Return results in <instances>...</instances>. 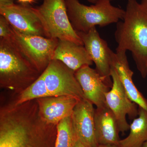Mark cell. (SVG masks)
<instances>
[{"mask_svg": "<svg viewBox=\"0 0 147 147\" xmlns=\"http://www.w3.org/2000/svg\"><path fill=\"white\" fill-rule=\"evenodd\" d=\"M57 127L55 147H73L78 138L74 128L71 116L61 121Z\"/></svg>", "mask_w": 147, "mask_h": 147, "instance_id": "obj_18", "label": "cell"}, {"mask_svg": "<svg viewBox=\"0 0 147 147\" xmlns=\"http://www.w3.org/2000/svg\"><path fill=\"white\" fill-rule=\"evenodd\" d=\"M74 74L87 99L96 108L107 105L105 94L111 88L95 69L91 68L90 66L85 65Z\"/></svg>", "mask_w": 147, "mask_h": 147, "instance_id": "obj_11", "label": "cell"}, {"mask_svg": "<svg viewBox=\"0 0 147 147\" xmlns=\"http://www.w3.org/2000/svg\"><path fill=\"white\" fill-rule=\"evenodd\" d=\"M110 75L113 86L105 94L106 105L115 117L119 132L124 133L129 129L126 116L133 120L138 116V105L128 97L117 71L111 65Z\"/></svg>", "mask_w": 147, "mask_h": 147, "instance_id": "obj_7", "label": "cell"}, {"mask_svg": "<svg viewBox=\"0 0 147 147\" xmlns=\"http://www.w3.org/2000/svg\"><path fill=\"white\" fill-rule=\"evenodd\" d=\"M142 147H147V142L145 143Z\"/></svg>", "mask_w": 147, "mask_h": 147, "instance_id": "obj_25", "label": "cell"}, {"mask_svg": "<svg viewBox=\"0 0 147 147\" xmlns=\"http://www.w3.org/2000/svg\"><path fill=\"white\" fill-rule=\"evenodd\" d=\"M41 74L10 39H0V86L21 93Z\"/></svg>", "mask_w": 147, "mask_h": 147, "instance_id": "obj_2", "label": "cell"}, {"mask_svg": "<svg viewBox=\"0 0 147 147\" xmlns=\"http://www.w3.org/2000/svg\"><path fill=\"white\" fill-rule=\"evenodd\" d=\"M48 38L65 40L84 45L81 38L71 26L64 0H43L33 7Z\"/></svg>", "mask_w": 147, "mask_h": 147, "instance_id": "obj_4", "label": "cell"}, {"mask_svg": "<svg viewBox=\"0 0 147 147\" xmlns=\"http://www.w3.org/2000/svg\"><path fill=\"white\" fill-rule=\"evenodd\" d=\"M96 137L98 145L119 146L118 125L114 113L107 105L96 108L94 113Z\"/></svg>", "mask_w": 147, "mask_h": 147, "instance_id": "obj_15", "label": "cell"}, {"mask_svg": "<svg viewBox=\"0 0 147 147\" xmlns=\"http://www.w3.org/2000/svg\"><path fill=\"white\" fill-rule=\"evenodd\" d=\"M36 100L42 120L57 125L61 121L71 116L79 100L72 96H61L41 98Z\"/></svg>", "mask_w": 147, "mask_h": 147, "instance_id": "obj_12", "label": "cell"}, {"mask_svg": "<svg viewBox=\"0 0 147 147\" xmlns=\"http://www.w3.org/2000/svg\"><path fill=\"white\" fill-rule=\"evenodd\" d=\"M110 64L117 71L128 97L131 101L147 111V99L133 82L134 72L129 67L126 53H114L110 49Z\"/></svg>", "mask_w": 147, "mask_h": 147, "instance_id": "obj_13", "label": "cell"}, {"mask_svg": "<svg viewBox=\"0 0 147 147\" xmlns=\"http://www.w3.org/2000/svg\"><path fill=\"white\" fill-rule=\"evenodd\" d=\"M0 15L8 21L15 30L22 34L45 37L39 17L28 5L14 4L0 7Z\"/></svg>", "mask_w": 147, "mask_h": 147, "instance_id": "obj_9", "label": "cell"}, {"mask_svg": "<svg viewBox=\"0 0 147 147\" xmlns=\"http://www.w3.org/2000/svg\"><path fill=\"white\" fill-rule=\"evenodd\" d=\"M73 147H87L85 146L79 139H77L76 140Z\"/></svg>", "mask_w": 147, "mask_h": 147, "instance_id": "obj_22", "label": "cell"}, {"mask_svg": "<svg viewBox=\"0 0 147 147\" xmlns=\"http://www.w3.org/2000/svg\"><path fill=\"white\" fill-rule=\"evenodd\" d=\"M71 26L76 32H87L96 26L104 27L123 19L125 10L113 5L108 0H99L92 5L79 0H64Z\"/></svg>", "mask_w": 147, "mask_h": 147, "instance_id": "obj_3", "label": "cell"}, {"mask_svg": "<svg viewBox=\"0 0 147 147\" xmlns=\"http://www.w3.org/2000/svg\"><path fill=\"white\" fill-rule=\"evenodd\" d=\"M14 4V0H0V7L9 6Z\"/></svg>", "mask_w": 147, "mask_h": 147, "instance_id": "obj_20", "label": "cell"}, {"mask_svg": "<svg viewBox=\"0 0 147 147\" xmlns=\"http://www.w3.org/2000/svg\"><path fill=\"white\" fill-rule=\"evenodd\" d=\"M13 103L21 104L29 100L51 96L47 90L42 73L35 82L18 94Z\"/></svg>", "mask_w": 147, "mask_h": 147, "instance_id": "obj_17", "label": "cell"}, {"mask_svg": "<svg viewBox=\"0 0 147 147\" xmlns=\"http://www.w3.org/2000/svg\"><path fill=\"white\" fill-rule=\"evenodd\" d=\"M97 147H119L115 145H98Z\"/></svg>", "mask_w": 147, "mask_h": 147, "instance_id": "obj_23", "label": "cell"}, {"mask_svg": "<svg viewBox=\"0 0 147 147\" xmlns=\"http://www.w3.org/2000/svg\"><path fill=\"white\" fill-rule=\"evenodd\" d=\"M93 104L87 99L79 100L71 115L77 138L87 147L98 146L95 134Z\"/></svg>", "mask_w": 147, "mask_h": 147, "instance_id": "obj_10", "label": "cell"}, {"mask_svg": "<svg viewBox=\"0 0 147 147\" xmlns=\"http://www.w3.org/2000/svg\"><path fill=\"white\" fill-rule=\"evenodd\" d=\"M51 96H67L86 99L74 72L60 61L53 60L42 73Z\"/></svg>", "mask_w": 147, "mask_h": 147, "instance_id": "obj_6", "label": "cell"}, {"mask_svg": "<svg viewBox=\"0 0 147 147\" xmlns=\"http://www.w3.org/2000/svg\"><path fill=\"white\" fill-rule=\"evenodd\" d=\"M53 60L60 61L74 72L93 63L84 45L65 40H59Z\"/></svg>", "mask_w": 147, "mask_h": 147, "instance_id": "obj_14", "label": "cell"}, {"mask_svg": "<svg viewBox=\"0 0 147 147\" xmlns=\"http://www.w3.org/2000/svg\"><path fill=\"white\" fill-rule=\"evenodd\" d=\"M86 1H88V2L94 4H95L97 2V1H98L99 0H86ZM108 1H110L111 2L112 1H115V0H108Z\"/></svg>", "mask_w": 147, "mask_h": 147, "instance_id": "obj_24", "label": "cell"}, {"mask_svg": "<svg viewBox=\"0 0 147 147\" xmlns=\"http://www.w3.org/2000/svg\"><path fill=\"white\" fill-rule=\"evenodd\" d=\"M10 39L29 61L42 74L53 60L59 39L22 34L11 27Z\"/></svg>", "mask_w": 147, "mask_h": 147, "instance_id": "obj_5", "label": "cell"}, {"mask_svg": "<svg viewBox=\"0 0 147 147\" xmlns=\"http://www.w3.org/2000/svg\"><path fill=\"white\" fill-rule=\"evenodd\" d=\"M116 53H131L142 78L147 77V0H127L124 16L117 23Z\"/></svg>", "mask_w": 147, "mask_h": 147, "instance_id": "obj_1", "label": "cell"}, {"mask_svg": "<svg viewBox=\"0 0 147 147\" xmlns=\"http://www.w3.org/2000/svg\"><path fill=\"white\" fill-rule=\"evenodd\" d=\"M11 34V26L6 18L0 15V39H10Z\"/></svg>", "mask_w": 147, "mask_h": 147, "instance_id": "obj_19", "label": "cell"}, {"mask_svg": "<svg viewBox=\"0 0 147 147\" xmlns=\"http://www.w3.org/2000/svg\"><path fill=\"white\" fill-rule=\"evenodd\" d=\"M17 1L20 4L30 6L35 3L36 0H17Z\"/></svg>", "mask_w": 147, "mask_h": 147, "instance_id": "obj_21", "label": "cell"}, {"mask_svg": "<svg viewBox=\"0 0 147 147\" xmlns=\"http://www.w3.org/2000/svg\"><path fill=\"white\" fill-rule=\"evenodd\" d=\"M138 117L130 124L129 134L119 142V147H142L147 142V111L139 106Z\"/></svg>", "mask_w": 147, "mask_h": 147, "instance_id": "obj_16", "label": "cell"}, {"mask_svg": "<svg viewBox=\"0 0 147 147\" xmlns=\"http://www.w3.org/2000/svg\"><path fill=\"white\" fill-rule=\"evenodd\" d=\"M84 47L96 66L95 69L107 85L112 88L113 81L110 75L111 64L108 43L100 36L94 27L87 32H77Z\"/></svg>", "mask_w": 147, "mask_h": 147, "instance_id": "obj_8", "label": "cell"}]
</instances>
